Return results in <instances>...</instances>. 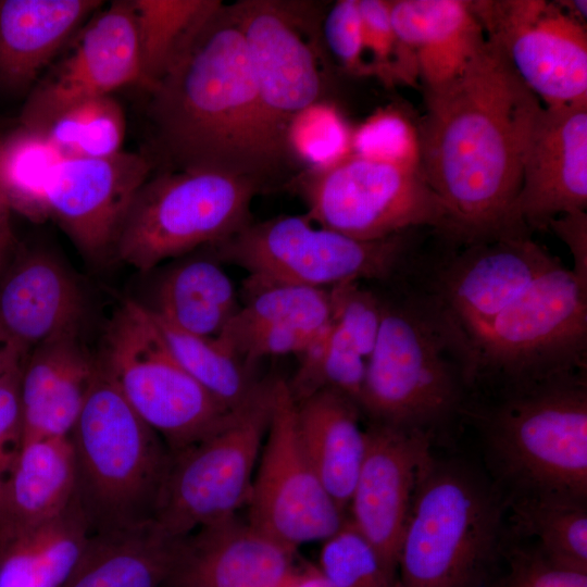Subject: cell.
Returning <instances> with one entry per match:
<instances>
[{
  "label": "cell",
  "mask_w": 587,
  "mask_h": 587,
  "mask_svg": "<svg viewBox=\"0 0 587 587\" xmlns=\"http://www.w3.org/2000/svg\"><path fill=\"white\" fill-rule=\"evenodd\" d=\"M139 53L130 0L97 11L73 47L35 85L20 125L43 132L66 110L112 91L138 85Z\"/></svg>",
  "instance_id": "2e32d148"
},
{
  "label": "cell",
  "mask_w": 587,
  "mask_h": 587,
  "mask_svg": "<svg viewBox=\"0 0 587 587\" xmlns=\"http://www.w3.org/2000/svg\"><path fill=\"white\" fill-rule=\"evenodd\" d=\"M248 521L294 548L325 541L347 519L311 465L287 382L275 379L267 433L248 500Z\"/></svg>",
  "instance_id": "5bb4252c"
},
{
  "label": "cell",
  "mask_w": 587,
  "mask_h": 587,
  "mask_svg": "<svg viewBox=\"0 0 587 587\" xmlns=\"http://www.w3.org/2000/svg\"><path fill=\"white\" fill-rule=\"evenodd\" d=\"M246 300L229 322L323 332L332 321L329 289L245 283ZM228 322V323H229Z\"/></svg>",
  "instance_id": "d590c367"
},
{
  "label": "cell",
  "mask_w": 587,
  "mask_h": 587,
  "mask_svg": "<svg viewBox=\"0 0 587 587\" xmlns=\"http://www.w3.org/2000/svg\"><path fill=\"white\" fill-rule=\"evenodd\" d=\"M450 249L421 260L415 287L426 294L470 340L538 277L561 265L530 236L505 237Z\"/></svg>",
  "instance_id": "4fadbf2b"
},
{
  "label": "cell",
  "mask_w": 587,
  "mask_h": 587,
  "mask_svg": "<svg viewBox=\"0 0 587 587\" xmlns=\"http://www.w3.org/2000/svg\"><path fill=\"white\" fill-rule=\"evenodd\" d=\"M149 93L157 140L176 170L227 173L264 188L288 164L292 151L262 108L233 4L207 15Z\"/></svg>",
  "instance_id": "7a4b0ae2"
},
{
  "label": "cell",
  "mask_w": 587,
  "mask_h": 587,
  "mask_svg": "<svg viewBox=\"0 0 587 587\" xmlns=\"http://www.w3.org/2000/svg\"><path fill=\"white\" fill-rule=\"evenodd\" d=\"M419 230L363 240L315 226L305 214L283 215L251 221L210 248L218 261L245 270L247 284L329 289L342 283L409 275L421 254Z\"/></svg>",
  "instance_id": "52a82bcc"
},
{
  "label": "cell",
  "mask_w": 587,
  "mask_h": 587,
  "mask_svg": "<svg viewBox=\"0 0 587 587\" xmlns=\"http://www.w3.org/2000/svg\"><path fill=\"white\" fill-rule=\"evenodd\" d=\"M138 43V86L148 92L174 64L218 0H130Z\"/></svg>",
  "instance_id": "4dcf8cb0"
},
{
  "label": "cell",
  "mask_w": 587,
  "mask_h": 587,
  "mask_svg": "<svg viewBox=\"0 0 587 587\" xmlns=\"http://www.w3.org/2000/svg\"><path fill=\"white\" fill-rule=\"evenodd\" d=\"M91 534L75 497L58 516L0 544V587H62Z\"/></svg>",
  "instance_id": "f546056e"
},
{
  "label": "cell",
  "mask_w": 587,
  "mask_h": 587,
  "mask_svg": "<svg viewBox=\"0 0 587 587\" xmlns=\"http://www.w3.org/2000/svg\"><path fill=\"white\" fill-rule=\"evenodd\" d=\"M97 363L171 453L221 427L228 409L178 363L143 304L125 299L105 326Z\"/></svg>",
  "instance_id": "30bf717a"
},
{
  "label": "cell",
  "mask_w": 587,
  "mask_h": 587,
  "mask_svg": "<svg viewBox=\"0 0 587 587\" xmlns=\"http://www.w3.org/2000/svg\"><path fill=\"white\" fill-rule=\"evenodd\" d=\"M425 104L416 157L445 211L439 236L453 245L530 236L516 202L541 103L500 49L486 38L460 75L425 88Z\"/></svg>",
  "instance_id": "6da1fadb"
},
{
  "label": "cell",
  "mask_w": 587,
  "mask_h": 587,
  "mask_svg": "<svg viewBox=\"0 0 587 587\" xmlns=\"http://www.w3.org/2000/svg\"><path fill=\"white\" fill-rule=\"evenodd\" d=\"M296 549L238 515L183 538L167 582L172 587H292L303 572Z\"/></svg>",
  "instance_id": "44dd1931"
},
{
  "label": "cell",
  "mask_w": 587,
  "mask_h": 587,
  "mask_svg": "<svg viewBox=\"0 0 587 587\" xmlns=\"http://www.w3.org/2000/svg\"><path fill=\"white\" fill-rule=\"evenodd\" d=\"M363 46L370 57L373 75L387 83L411 84L419 77L414 60L401 47L395 34L388 0H358Z\"/></svg>",
  "instance_id": "f35d334b"
},
{
  "label": "cell",
  "mask_w": 587,
  "mask_h": 587,
  "mask_svg": "<svg viewBox=\"0 0 587 587\" xmlns=\"http://www.w3.org/2000/svg\"><path fill=\"white\" fill-rule=\"evenodd\" d=\"M70 438L76 461V498L91 533L153 520L170 450L97 360Z\"/></svg>",
  "instance_id": "8992f818"
},
{
  "label": "cell",
  "mask_w": 587,
  "mask_h": 587,
  "mask_svg": "<svg viewBox=\"0 0 587 587\" xmlns=\"http://www.w3.org/2000/svg\"><path fill=\"white\" fill-rule=\"evenodd\" d=\"M360 412L357 402L333 389L296 402L301 446L323 486L345 512L366 449Z\"/></svg>",
  "instance_id": "484cf974"
},
{
  "label": "cell",
  "mask_w": 587,
  "mask_h": 587,
  "mask_svg": "<svg viewBox=\"0 0 587 587\" xmlns=\"http://www.w3.org/2000/svg\"><path fill=\"white\" fill-rule=\"evenodd\" d=\"M21 370L0 382V512L7 482L22 447Z\"/></svg>",
  "instance_id": "7bdbcfd3"
},
{
  "label": "cell",
  "mask_w": 587,
  "mask_h": 587,
  "mask_svg": "<svg viewBox=\"0 0 587 587\" xmlns=\"http://www.w3.org/2000/svg\"><path fill=\"white\" fill-rule=\"evenodd\" d=\"M262 188L255 180L211 170L149 177L126 213L113 255L148 272L224 241L251 222V202Z\"/></svg>",
  "instance_id": "9c48e42d"
},
{
  "label": "cell",
  "mask_w": 587,
  "mask_h": 587,
  "mask_svg": "<svg viewBox=\"0 0 587 587\" xmlns=\"http://www.w3.org/2000/svg\"><path fill=\"white\" fill-rule=\"evenodd\" d=\"M182 539L154 520L92 533L62 587H161L170 579Z\"/></svg>",
  "instance_id": "83f0119b"
},
{
  "label": "cell",
  "mask_w": 587,
  "mask_h": 587,
  "mask_svg": "<svg viewBox=\"0 0 587 587\" xmlns=\"http://www.w3.org/2000/svg\"><path fill=\"white\" fill-rule=\"evenodd\" d=\"M348 519L395 583L401 537L415 490L435 459L433 433L372 423Z\"/></svg>",
  "instance_id": "e0dca14e"
},
{
  "label": "cell",
  "mask_w": 587,
  "mask_h": 587,
  "mask_svg": "<svg viewBox=\"0 0 587 587\" xmlns=\"http://www.w3.org/2000/svg\"><path fill=\"white\" fill-rule=\"evenodd\" d=\"M290 186L312 222L353 238L446 229L444 208L415 162L344 153L299 173Z\"/></svg>",
  "instance_id": "8fae6325"
},
{
  "label": "cell",
  "mask_w": 587,
  "mask_h": 587,
  "mask_svg": "<svg viewBox=\"0 0 587 587\" xmlns=\"http://www.w3.org/2000/svg\"><path fill=\"white\" fill-rule=\"evenodd\" d=\"M586 372L503 388L475 411L498 471L520 496L587 497Z\"/></svg>",
  "instance_id": "277c9868"
},
{
  "label": "cell",
  "mask_w": 587,
  "mask_h": 587,
  "mask_svg": "<svg viewBox=\"0 0 587 587\" xmlns=\"http://www.w3.org/2000/svg\"><path fill=\"white\" fill-rule=\"evenodd\" d=\"M388 7L398 41L425 88L460 75L486 41L470 1L388 0Z\"/></svg>",
  "instance_id": "cb8c5ba5"
},
{
  "label": "cell",
  "mask_w": 587,
  "mask_h": 587,
  "mask_svg": "<svg viewBox=\"0 0 587 587\" xmlns=\"http://www.w3.org/2000/svg\"><path fill=\"white\" fill-rule=\"evenodd\" d=\"M24 360L0 342V382L22 369Z\"/></svg>",
  "instance_id": "f6af8a7d"
},
{
  "label": "cell",
  "mask_w": 587,
  "mask_h": 587,
  "mask_svg": "<svg viewBox=\"0 0 587 587\" xmlns=\"http://www.w3.org/2000/svg\"><path fill=\"white\" fill-rule=\"evenodd\" d=\"M319 574L328 587H394L395 584L376 550L348 516L323 541Z\"/></svg>",
  "instance_id": "74e56055"
},
{
  "label": "cell",
  "mask_w": 587,
  "mask_h": 587,
  "mask_svg": "<svg viewBox=\"0 0 587 587\" xmlns=\"http://www.w3.org/2000/svg\"><path fill=\"white\" fill-rule=\"evenodd\" d=\"M507 503L475 471L434 461L412 500L394 587H482L501 550Z\"/></svg>",
  "instance_id": "5b68a950"
},
{
  "label": "cell",
  "mask_w": 587,
  "mask_h": 587,
  "mask_svg": "<svg viewBox=\"0 0 587 587\" xmlns=\"http://www.w3.org/2000/svg\"><path fill=\"white\" fill-rule=\"evenodd\" d=\"M407 126L391 115L371 118L353 135V152L378 159L417 163L416 143H410Z\"/></svg>",
  "instance_id": "b9f144b4"
},
{
  "label": "cell",
  "mask_w": 587,
  "mask_h": 587,
  "mask_svg": "<svg viewBox=\"0 0 587 587\" xmlns=\"http://www.w3.org/2000/svg\"><path fill=\"white\" fill-rule=\"evenodd\" d=\"M472 389L587 371V286L563 264L538 277L470 340Z\"/></svg>",
  "instance_id": "ba28073f"
},
{
  "label": "cell",
  "mask_w": 587,
  "mask_h": 587,
  "mask_svg": "<svg viewBox=\"0 0 587 587\" xmlns=\"http://www.w3.org/2000/svg\"><path fill=\"white\" fill-rule=\"evenodd\" d=\"M125 132L123 108L111 95L66 110L43 130L63 158L116 154L122 151Z\"/></svg>",
  "instance_id": "8d00e7d4"
},
{
  "label": "cell",
  "mask_w": 587,
  "mask_h": 587,
  "mask_svg": "<svg viewBox=\"0 0 587 587\" xmlns=\"http://www.w3.org/2000/svg\"><path fill=\"white\" fill-rule=\"evenodd\" d=\"M239 307L234 283L220 261L198 257L168 268L157 284L153 305L146 308L183 332L216 338Z\"/></svg>",
  "instance_id": "f1b7e54d"
},
{
  "label": "cell",
  "mask_w": 587,
  "mask_h": 587,
  "mask_svg": "<svg viewBox=\"0 0 587 587\" xmlns=\"http://www.w3.org/2000/svg\"><path fill=\"white\" fill-rule=\"evenodd\" d=\"M371 352L350 333L330 321L316 340L300 354L290 383L295 402L322 389L339 391L359 405Z\"/></svg>",
  "instance_id": "e575fe53"
},
{
  "label": "cell",
  "mask_w": 587,
  "mask_h": 587,
  "mask_svg": "<svg viewBox=\"0 0 587 587\" xmlns=\"http://www.w3.org/2000/svg\"><path fill=\"white\" fill-rule=\"evenodd\" d=\"M517 526L538 540V550L552 564L587 573L585 501L537 495L511 499Z\"/></svg>",
  "instance_id": "d6a6232c"
},
{
  "label": "cell",
  "mask_w": 587,
  "mask_h": 587,
  "mask_svg": "<svg viewBox=\"0 0 587 587\" xmlns=\"http://www.w3.org/2000/svg\"><path fill=\"white\" fill-rule=\"evenodd\" d=\"M508 571L496 587H587V573L557 566L537 548L512 547Z\"/></svg>",
  "instance_id": "60d3db41"
},
{
  "label": "cell",
  "mask_w": 587,
  "mask_h": 587,
  "mask_svg": "<svg viewBox=\"0 0 587 587\" xmlns=\"http://www.w3.org/2000/svg\"><path fill=\"white\" fill-rule=\"evenodd\" d=\"M292 587H328L317 573H303Z\"/></svg>",
  "instance_id": "c3c4849f"
},
{
  "label": "cell",
  "mask_w": 587,
  "mask_h": 587,
  "mask_svg": "<svg viewBox=\"0 0 587 587\" xmlns=\"http://www.w3.org/2000/svg\"><path fill=\"white\" fill-rule=\"evenodd\" d=\"M233 8L262 108L274 130L289 143L292 122L317 104L322 93L314 51L284 4L242 0Z\"/></svg>",
  "instance_id": "d6986e66"
},
{
  "label": "cell",
  "mask_w": 587,
  "mask_h": 587,
  "mask_svg": "<svg viewBox=\"0 0 587 587\" xmlns=\"http://www.w3.org/2000/svg\"><path fill=\"white\" fill-rule=\"evenodd\" d=\"M62 158L43 132L20 125L0 136V190L11 211L33 222L49 216L46 188Z\"/></svg>",
  "instance_id": "836d02e7"
},
{
  "label": "cell",
  "mask_w": 587,
  "mask_h": 587,
  "mask_svg": "<svg viewBox=\"0 0 587 587\" xmlns=\"http://www.w3.org/2000/svg\"><path fill=\"white\" fill-rule=\"evenodd\" d=\"M467 337L417 287L384 301L359 408L372 423L432 432L465 410Z\"/></svg>",
  "instance_id": "3957f363"
},
{
  "label": "cell",
  "mask_w": 587,
  "mask_h": 587,
  "mask_svg": "<svg viewBox=\"0 0 587 587\" xmlns=\"http://www.w3.org/2000/svg\"><path fill=\"white\" fill-rule=\"evenodd\" d=\"M550 228L570 249L574 275L587 286V213L575 211L550 221Z\"/></svg>",
  "instance_id": "ee69618b"
},
{
  "label": "cell",
  "mask_w": 587,
  "mask_h": 587,
  "mask_svg": "<svg viewBox=\"0 0 587 587\" xmlns=\"http://www.w3.org/2000/svg\"><path fill=\"white\" fill-rule=\"evenodd\" d=\"M95 367L78 333L54 337L29 352L18 385L22 442L71 435Z\"/></svg>",
  "instance_id": "603a6c76"
},
{
  "label": "cell",
  "mask_w": 587,
  "mask_h": 587,
  "mask_svg": "<svg viewBox=\"0 0 587 587\" xmlns=\"http://www.w3.org/2000/svg\"><path fill=\"white\" fill-rule=\"evenodd\" d=\"M84 312L80 284L47 250L22 254L0 282V342L24 361L40 344L78 333Z\"/></svg>",
  "instance_id": "7402d4cb"
},
{
  "label": "cell",
  "mask_w": 587,
  "mask_h": 587,
  "mask_svg": "<svg viewBox=\"0 0 587 587\" xmlns=\"http://www.w3.org/2000/svg\"><path fill=\"white\" fill-rule=\"evenodd\" d=\"M470 7L485 37L546 107L587 101L586 25L544 0H476Z\"/></svg>",
  "instance_id": "9a60e30c"
},
{
  "label": "cell",
  "mask_w": 587,
  "mask_h": 587,
  "mask_svg": "<svg viewBox=\"0 0 587 587\" xmlns=\"http://www.w3.org/2000/svg\"><path fill=\"white\" fill-rule=\"evenodd\" d=\"M274 382L262 380L221 427L170 453L153 513L170 536L185 538L247 505L270 424Z\"/></svg>",
  "instance_id": "7c38bea8"
},
{
  "label": "cell",
  "mask_w": 587,
  "mask_h": 587,
  "mask_svg": "<svg viewBox=\"0 0 587 587\" xmlns=\"http://www.w3.org/2000/svg\"><path fill=\"white\" fill-rule=\"evenodd\" d=\"M324 37L340 65L354 75H373L363 46L358 0H339L324 20Z\"/></svg>",
  "instance_id": "ab89813d"
},
{
  "label": "cell",
  "mask_w": 587,
  "mask_h": 587,
  "mask_svg": "<svg viewBox=\"0 0 587 587\" xmlns=\"http://www.w3.org/2000/svg\"><path fill=\"white\" fill-rule=\"evenodd\" d=\"M151 167V161L136 152L64 157L48 179V214L85 257L101 260L113 255L126 213Z\"/></svg>",
  "instance_id": "ac0fdd59"
},
{
  "label": "cell",
  "mask_w": 587,
  "mask_h": 587,
  "mask_svg": "<svg viewBox=\"0 0 587 587\" xmlns=\"http://www.w3.org/2000/svg\"><path fill=\"white\" fill-rule=\"evenodd\" d=\"M11 208L0 190V224L4 222H10Z\"/></svg>",
  "instance_id": "681fc988"
},
{
  "label": "cell",
  "mask_w": 587,
  "mask_h": 587,
  "mask_svg": "<svg viewBox=\"0 0 587 587\" xmlns=\"http://www.w3.org/2000/svg\"><path fill=\"white\" fill-rule=\"evenodd\" d=\"M14 234L11 228L10 222L0 224V267L3 264L5 258L9 255L14 245Z\"/></svg>",
  "instance_id": "7dc6e473"
},
{
  "label": "cell",
  "mask_w": 587,
  "mask_h": 587,
  "mask_svg": "<svg viewBox=\"0 0 587 587\" xmlns=\"http://www.w3.org/2000/svg\"><path fill=\"white\" fill-rule=\"evenodd\" d=\"M149 313L178 363L221 403L236 410L254 396L262 380L218 338L183 332Z\"/></svg>",
  "instance_id": "1f68e13d"
},
{
  "label": "cell",
  "mask_w": 587,
  "mask_h": 587,
  "mask_svg": "<svg viewBox=\"0 0 587 587\" xmlns=\"http://www.w3.org/2000/svg\"><path fill=\"white\" fill-rule=\"evenodd\" d=\"M98 0L0 1V79L13 89L32 85Z\"/></svg>",
  "instance_id": "d4e9b609"
},
{
  "label": "cell",
  "mask_w": 587,
  "mask_h": 587,
  "mask_svg": "<svg viewBox=\"0 0 587 587\" xmlns=\"http://www.w3.org/2000/svg\"><path fill=\"white\" fill-rule=\"evenodd\" d=\"M76 483L70 436L23 441L3 494L0 544L61 514L76 497Z\"/></svg>",
  "instance_id": "4316f807"
},
{
  "label": "cell",
  "mask_w": 587,
  "mask_h": 587,
  "mask_svg": "<svg viewBox=\"0 0 587 587\" xmlns=\"http://www.w3.org/2000/svg\"><path fill=\"white\" fill-rule=\"evenodd\" d=\"M557 3L570 16L578 21L579 23L586 25L587 16V2L584 0H572V1H557Z\"/></svg>",
  "instance_id": "bcb514c9"
},
{
  "label": "cell",
  "mask_w": 587,
  "mask_h": 587,
  "mask_svg": "<svg viewBox=\"0 0 587 587\" xmlns=\"http://www.w3.org/2000/svg\"><path fill=\"white\" fill-rule=\"evenodd\" d=\"M586 208L587 101L541 105L526 142L516 214L530 232Z\"/></svg>",
  "instance_id": "ffe728a7"
}]
</instances>
